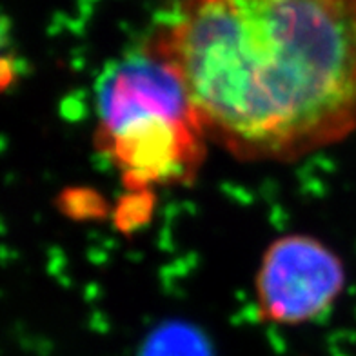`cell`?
<instances>
[{"label":"cell","mask_w":356,"mask_h":356,"mask_svg":"<svg viewBox=\"0 0 356 356\" xmlns=\"http://www.w3.org/2000/svg\"><path fill=\"white\" fill-rule=\"evenodd\" d=\"M99 118L102 149L133 188L197 173L207 138L177 73L149 47L104 75Z\"/></svg>","instance_id":"cell-2"},{"label":"cell","mask_w":356,"mask_h":356,"mask_svg":"<svg viewBox=\"0 0 356 356\" xmlns=\"http://www.w3.org/2000/svg\"><path fill=\"white\" fill-rule=\"evenodd\" d=\"M140 356H211L206 340L186 323L171 322L151 334Z\"/></svg>","instance_id":"cell-4"},{"label":"cell","mask_w":356,"mask_h":356,"mask_svg":"<svg viewBox=\"0 0 356 356\" xmlns=\"http://www.w3.org/2000/svg\"><path fill=\"white\" fill-rule=\"evenodd\" d=\"M346 284L337 254L313 236L289 234L264 253L257 277L262 316L284 325L309 322L334 304Z\"/></svg>","instance_id":"cell-3"},{"label":"cell","mask_w":356,"mask_h":356,"mask_svg":"<svg viewBox=\"0 0 356 356\" xmlns=\"http://www.w3.org/2000/svg\"><path fill=\"white\" fill-rule=\"evenodd\" d=\"M147 47L236 159L293 162L356 131V0H180Z\"/></svg>","instance_id":"cell-1"}]
</instances>
